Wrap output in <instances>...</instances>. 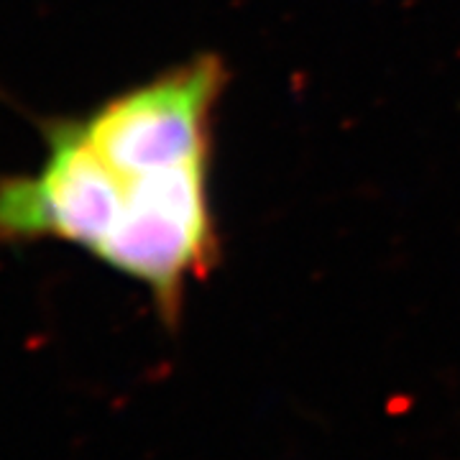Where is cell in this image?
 Instances as JSON below:
<instances>
[{"instance_id": "cell-1", "label": "cell", "mask_w": 460, "mask_h": 460, "mask_svg": "<svg viewBox=\"0 0 460 460\" xmlns=\"http://www.w3.org/2000/svg\"><path fill=\"white\" fill-rule=\"evenodd\" d=\"M228 66L198 54L84 115L44 123V159L0 177V246L59 241L146 287L166 328L217 266L215 115Z\"/></svg>"}]
</instances>
